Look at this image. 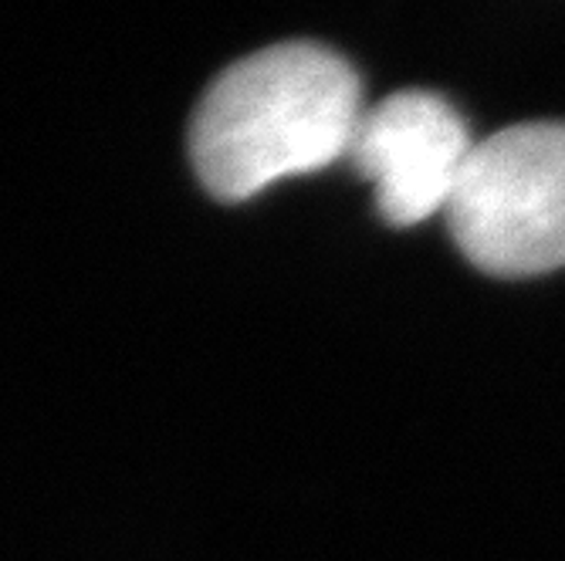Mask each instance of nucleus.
Masks as SVG:
<instances>
[{
  "instance_id": "nucleus-1",
  "label": "nucleus",
  "mask_w": 565,
  "mask_h": 561,
  "mask_svg": "<svg viewBox=\"0 0 565 561\" xmlns=\"http://www.w3.org/2000/svg\"><path fill=\"white\" fill-rule=\"evenodd\" d=\"M363 112L359 78L332 47L271 44L203 91L190 119V160L207 193L241 203L349 157Z\"/></svg>"
},
{
  "instance_id": "nucleus-2",
  "label": "nucleus",
  "mask_w": 565,
  "mask_h": 561,
  "mask_svg": "<svg viewBox=\"0 0 565 561\" xmlns=\"http://www.w3.org/2000/svg\"><path fill=\"white\" fill-rule=\"evenodd\" d=\"M444 217L488 274L565 268V122H522L475 142Z\"/></svg>"
},
{
  "instance_id": "nucleus-3",
  "label": "nucleus",
  "mask_w": 565,
  "mask_h": 561,
  "mask_svg": "<svg viewBox=\"0 0 565 561\" xmlns=\"http://www.w3.org/2000/svg\"><path fill=\"white\" fill-rule=\"evenodd\" d=\"M475 139L447 98L403 88L363 112L349 160L376 190L393 227H414L447 211Z\"/></svg>"
}]
</instances>
